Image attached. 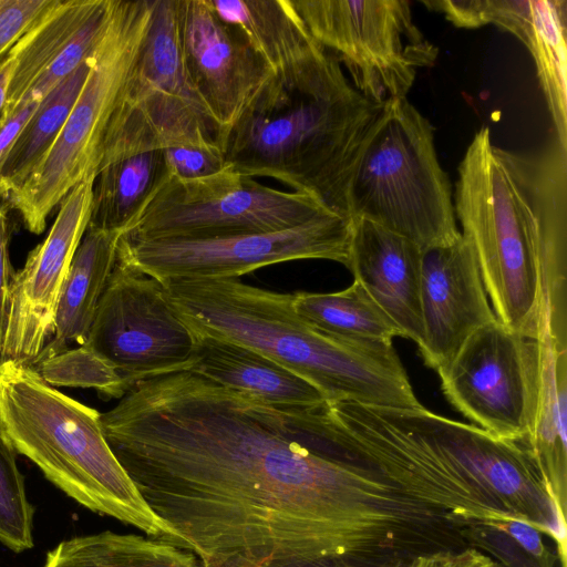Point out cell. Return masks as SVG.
<instances>
[{
  "label": "cell",
  "mask_w": 567,
  "mask_h": 567,
  "mask_svg": "<svg viewBox=\"0 0 567 567\" xmlns=\"http://www.w3.org/2000/svg\"><path fill=\"white\" fill-rule=\"evenodd\" d=\"M101 424L165 540L200 567H385L422 515L343 461L328 402L275 405L181 371L137 382Z\"/></svg>",
  "instance_id": "1"
},
{
  "label": "cell",
  "mask_w": 567,
  "mask_h": 567,
  "mask_svg": "<svg viewBox=\"0 0 567 567\" xmlns=\"http://www.w3.org/2000/svg\"><path fill=\"white\" fill-rule=\"evenodd\" d=\"M193 334L195 355L188 371L275 405L328 402L317 388L265 354L226 339Z\"/></svg>",
  "instance_id": "19"
},
{
  "label": "cell",
  "mask_w": 567,
  "mask_h": 567,
  "mask_svg": "<svg viewBox=\"0 0 567 567\" xmlns=\"http://www.w3.org/2000/svg\"><path fill=\"white\" fill-rule=\"evenodd\" d=\"M16 454L0 430V543L13 553H22L34 545V507L28 499Z\"/></svg>",
  "instance_id": "29"
},
{
  "label": "cell",
  "mask_w": 567,
  "mask_h": 567,
  "mask_svg": "<svg viewBox=\"0 0 567 567\" xmlns=\"http://www.w3.org/2000/svg\"><path fill=\"white\" fill-rule=\"evenodd\" d=\"M56 0H0V58L33 27Z\"/></svg>",
  "instance_id": "30"
},
{
  "label": "cell",
  "mask_w": 567,
  "mask_h": 567,
  "mask_svg": "<svg viewBox=\"0 0 567 567\" xmlns=\"http://www.w3.org/2000/svg\"><path fill=\"white\" fill-rule=\"evenodd\" d=\"M168 176L164 151L104 165L94 179L87 228L124 235Z\"/></svg>",
  "instance_id": "23"
},
{
  "label": "cell",
  "mask_w": 567,
  "mask_h": 567,
  "mask_svg": "<svg viewBox=\"0 0 567 567\" xmlns=\"http://www.w3.org/2000/svg\"><path fill=\"white\" fill-rule=\"evenodd\" d=\"M164 155L169 175L181 179L206 177L228 166L219 147H174Z\"/></svg>",
  "instance_id": "31"
},
{
  "label": "cell",
  "mask_w": 567,
  "mask_h": 567,
  "mask_svg": "<svg viewBox=\"0 0 567 567\" xmlns=\"http://www.w3.org/2000/svg\"><path fill=\"white\" fill-rule=\"evenodd\" d=\"M9 225L6 212L0 208V349L3 339L9 296L16 270L9 252Z\"/></svg>",
  "instance_id": "32"
},
{
  "label": "cell",
  "mask_w": 567,
  "mask_h": 567,
  "mask_svg": "<svg viewBox=\"0 0 567 567\" xmlns=\"http://www.w3.org/2000/svg\"><path fill=\"white\" fill-rule=\"evenodd\" d=\"M330 210L312 196L268 187L228 165L195 179L169 175L124 235L175 239L275 233Z\"/></svg>",
  "instance_id": "10"
},
{
  "label": "cell",
  "mask_w": 567,
  "mask_h": 567,
  "mask_svg": "<svg viewBox=\"0 0 567 567\" xmlns=\"http://www.w3.org/2000/svg\"><path fill=\"white\" fill-rule=\"evenodd\" d=\"M295 311L307 324L336 339L391 346L400 332L357 281L336 292L292 293Z\"/></svg>",
  "instance_id": "25"
},
{
  "label": "cell",
  "mask_w": 567,
  "mask_h": 567,
  "mask_svg": "<svg viewBox=\"0 0 567 567\" xmlns=\"http://www.w3.org/2000/svg\"><path fill=\"white\" fill-rule=\"evenodd\" d=\"M93 184L85 179L65 195L48 236L16 272L0 363L31 367L52 337L60 292L89 225Z\"/></svg>",
  "instance_id": "14"
},
{
  "label": "cell",
  "mask_w": 567,
  "mask_h": 567,
  "mask_svg": "<svg viewBox=\"0 0 567 567\" xmlns=\"http://www.w3.org/2000/svg\"><path fill=\"white\" fill-rule=\"evenodd\" d=\"M179 30L188 80L223 148L229 132L276 78L208 0H179Z\"/></svg>",
  "instance_id": "15"
},
{
  "label": "cell",
  "mask_w": 567,
  "mask_h": 567,
  "mask_svg": "<svg viewBox=\"0 0 567 567\" xmlns=\"http://www.w3.org/2000/svg\"><path fill=\"white\" fill-rule=\"evenodd\" d=\"M505 30L533 55L557 141L567 147L566 1L516 0Z\"/></svg>",
  "instance_id": "22"
},
{
  "label": "cell",
  "mask_w": 567,
  "mask_h": 567,
  "mask_svg": "<svg viewBox=\"0 0 567 567\" xmlns=\"http://www.w3.org/2000/svg\"><path fill=\"white\" fill-rule=\"evenodd\" d=\"M311 35L346 65L353 86L384 104L406 97L417 70L439 50L413 22L405 0H292Z\"/></svg>",
  "instance_id": "9"
},
{
  "label": "cell",
  "mask_w": 567,
  "mask_h": 567,
  "mask_svg": "<svg viewBox=\"0 0 567 567\" xmlns=\"http://www.w3.org/2000/svg\"><path fill=\"white\" fill-rule=\"evenodd\" d=\"M154 0H111L103 37L69 117L41 165L8 198L33 234L79 183L95 179L102 145L151 28Z\"/></svg>",
  "instance_id": "6"
},
{
  "label": "cell",
  "mask_w": 567,
  "mask_h": 567,
  "mask_svg": "<svg viewBox=\"0 0 567 567\" xmlns=\"http://www.w3.org/2000/svg\"><path fill=\"white\" fill-rule=\"evenodd\" d=\"M237 29L286 90L318 80L337 59L309 32L292 0H208Z\"/></svg>",
  "instance_id": "18"
},
{
  "label": "cell",
  "mask_w": 567,
  "mask_h": 567,
  "mask_svg": "<svg viewBox=\"0 0 567 567\" xmlns=\"http://www.w3.org/2000/svg\"><path fill=\"white\" fill-rule=\"evenodd\" d=\"M456 567H496V564L475 549H464L455 553Z\"/></svg>",
  "instance_id": "36"
},
{
  "label": "cell",
  "mask_w": 567,
  "mask_h": 567,
  "mask_svg": "<svg viewBox=\"0 0 567 567\" xmlns=\"http://www.w3.org/2000/svg\"><path fill=\"white\" fill-rule=\"evenodd\" d=\"M352 219L327 212L275 233L204 238L135 239L122 235L117 261L162 284L174 279L238 278L258 268L301 259L347 267Z\"/></svg>",
  "instance_id": "11"
},
{
  "label": "cell",
  "mask_w": 567,
  "mask_h": 567,
  "mask_svg": "<svg viewBox=\"0 0 567 567\" xmlns=\"http://www.w3.org/2000/svg\"><path fill=\"white\" fill-rule=\"evenodd\" d=\"M383 106L364 97L337 60L302 90H286L275 80L221 151L238 173L277 179L350 218V184Z\"/></svg>",
  "instance_id": "3"
},
{
  "label": "cell",
  "mask_w": 567,
  "mask_h": 567,
  "mask_svg": "<svg viewBox=\"0 0 567 567\" xmlns=\"http://www.w3.org/2000/svg\"><path fill=\"white\" fill-rule=\"evenodd\" d=\"M539 388L528 444L564 512L567 467V348H558L547 320L540 318Z\"/></svg>",
  "instance_id": "21"
},
{
  "label": "cell",
  "mask_w": 567,
  "mask_h": 567,
  "mask_svg": "<svg viewBox=\"0 0 567 567\" xmlns=\"http://www.w3.org/2000/svg\"><path fill=\"white\" fill-rule=\"evenodd\" d=\"M447 401L489 434L528 442L539 388V344L497 319L475 330L436 371Z\"/></svg>",
  "instance_id": "12"
},
{
  "label": "cell",
  "mask_w": 567,
  "mask_h": 567,
  "mask_svg": "<svg viewBox=\"0 0 567 567\" xmlns=\"http://www.w3.org/2000/svg\"><path fill=\"white\" fill-rule=\"evenodd\" d=\"M0 430L17 453L81 506L150 537L169 536L107 443L101 413L30 367L0 363Z\"/></svg>",
  "instance_id": "4"
},
{
  "label": "cell",
  "mask_w": 567,
  "mask_h": 567,
  "mask_svg": "<svg viewBox=\"0 0 567 567\" xmlns=\"http://www.w3.org/2000/svg\"><path fill=\"white\" fill-rule=\"evenodd\" d=\"M174 147L220 148L186 73L179 0H154L145 45L107 128L97 172L123 157Z\"/></svg>",
  "instance_id": "8"
},
{
  "label": "cell",
  "mask_w": 567,
  "mask_h": 567,
  "mask_svg": "<svg viewBox=\"0 0 567 567\" xmlns=\"http://www.w3.org/2000/svg\"><path fill=\"white\" fill-rule=\"evenodd\" d=\"M13 64L14 61L11 50L0 58V123L2 122L4 116L7 92L10 78L13 71Z\"/></svg>",
  "instance_id": "35"
},
{
  "label": "cell",
  "mask_w": 567,
  "mask_h": 567,
  "mask_svg": "<svg viewBox=\"0 0 567 567\" xmlns=\"http://www.w3.org/2000/svg\"><path fill=\"white\" fill-rule=\"evenodd\" d=\"M132 388L193 367L195 337L165 286L116 260L85 341Z\"/></svg>",
  "instance_id": "13"
},
{
  "label": "cell",
  "mask_w": 567,
  "mask_h": 567,
  "mask_svg": "<svg viewBox=\"0 0 567 567\" xmlns=\"http://www.w3.org/2000/svg\"><path fill=\"white\" fill-rule=\"evenodd\" d=\"M502 532L536 558H542L545 555L546 548L540 533L528 522L520 518H512L504 524Z\"/></svg>",
  "instance_id": "33"
},
{
  "label": "cell",
  "mask_w": 567,
  "mask_h": 567,
  "mask_svg": "<svg viewBox=\"0 0 567 567\" xmlns=\"http://www.w3.org/2000/svg\"><path fill=\"white\" fill-rule=\"evenodd\" d=\"M104 0H56L11 49L10 78L4 116L29 92L39 76L62 54ZM3 116V117H4Z\"/></svg>",
  "instance_id": "24"
},
{
  "label": "cell",
  "mask_w": 567,
  "mask_h": 567,
  "mask_svg": "<svg viewBox=\"0 0 567 567\" xmlns=\"http://www.w3.org/2000/svg\"><path fill=\"white\" fill-rule=\"evenodd\" d=\"M43 567H200L197 557L172 543L105 530L62 540Z\"/></svg>",
  "instance_id": "26"
},
{
  "label": "cell",
  "mask_w": 567,
  "mask_h": 567,
  "mask_svg": "<svg viewBox=\"0 0 567 567\" xmlns=\"http://www.w3.org/2000/svg\"><path fill=\"white\" fill-rule=\"evenodd\" d=\"M30 368L53 388L93 389L105 399H122L131 389L118 371L86 343L41 358Z\"/></svg>",
  "instance_id": "28"
},
{
  "label": "cell",
  "mask_w": 567,
  "mask_h": 567,
  "mask_svg": "<svg viewBox=\"0 0 567 567\" xmlns=\"http://www.w3.org/2000/svg\"><path fill=\"white\" fill-rule=\"evenodd\" d=\"M494 148L487 127L475 133L458 166L455 216L496 319L537 339L543 302L537 243Z\"/></svg>",
  "instance_id": "7"
},
{
  "label": "cell",
  "mask_w": 567,
  "mask_h": 567,
  "mask_svg": "<svg viewBox=\"0 0 567 567\" xmlns=\"http://www.w3.org/2000/svg\"><path fill=\"white\" fill-rule=\"evenodd\" d=\"M422 249L365 219L352 220L347 268L394 323L400 337L422 341Z\"/></svg>",
  "instance_id": "17"
},
{
  "label": "cell",
  "mask_w": 567,
  "mask_h": 567,
  "mask_svg": "<svg viewBox=\"0 0 567 567\" xmlns=\"http://www.w3.org/2000/svg\"><path fill=\"white\" fill-rule=\"evenodd\" d=\"M349 212L352 220L372 221L422 250L461 236L433 127L406 97L384 103L350 184Z\"/></svg>",
  "instance_id": "5"
},
{
  "label": "cell",
  "mask_w": 567,
  "mask_h": 567,
  "mask_svg": "<svg viewBox=\"0 0 567 567\" xmlns=\"http://www.w3.org/2000/svg\"><path fill=\"white\" fill-rule=\"evenodd\" d=\"M455 553L443 550L420 555L408 567H456Z\"/></svg>",
  "instance_id": "34"
},
{
  "label": "cell",
  "mask_w": 567,
  "mask_h": 567,
  "mask_svg": "<svg viewBox=\"0 0 567 567\" xmlns=\"http://www.w3.org/2000/svg\"><path fill=\"white\" fill-rule=\"evenodd\" d=\"M420 302L423 337L417 348L435 371L475 330L496 320L474 250L462 234L451 244L422 250Z\"/></svg>",
  "instance_id": "16"
},
{
  "label": "cell",
  "mask_w": 567,
  "mask_h": 567,
  "mask_svg": "<svg viewBox=\"0 0 567 567\" xmlns=\"http://www.w3.org/2000/svg\"><path fill=\"white\" fill-rule=\"evenodd\" d=\"M121 234L86 228L62 286L53 333L37 361L85 343L117 259Z\"/></svg>",
  "instance_id": "20"
},
{
  "label": "cell",
  "mask_w": 567,
  "mask_h": 567,
  "mask_svg": "<svg viewBox=\"0 0 567 567\" xmlns=\"http://www.w3.org/2000/svg\"><path fill=\"white\" fill-rule=\"evenodd\" d=\"M193 333L251 348L317 388L328 402L419 409L402 362L391 346L327 336L297 315L292 293L238 278L174 279L163 284Z\"/></svg>",
  "instance_id": "2"
},
{
  "label": "cell",
  "mask_w": 567,
  "mask_h": 567,
  "mask_svg": "<svg viewBox=\"0 0 567 567\" xmlns=\"http://www.w3.org/2000/svg\"><path fill=\"white\" fill-rule=\"evenodd\" d=\"M92 56L41 101L20 131L1 168L0 197L20 188L49 154L86 80Z\"/></svg>",
  "instance_id": "27"
}]
</instances>
